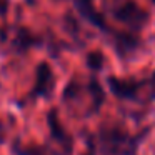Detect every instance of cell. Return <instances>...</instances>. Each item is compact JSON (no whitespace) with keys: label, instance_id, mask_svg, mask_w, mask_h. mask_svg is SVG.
<instances>
[{"label":"cell","instance_id":"1","mask_svg":"<svg viewBox=\"0 0 155 155\" xmlns=\"http://www.w3.org/2000/svg\"><path fill=\"white\" fill-rule=\"evenodd\" d=\"M117 17H118V20H122L124 24L135 25V27H140V25L147 20V14L135 4H125L124 7L117 12Z\"/></svg>","mask_w":155,"mask_h":155},{"label":"cell","instance_id":"2","mask_svg":"<svg viewBox=\"0 0 155 155\" xmlns=\"http://www.w3.org/2000/svg\"><path fill=\"white\" fill-rule=\"evenodd\" d=\"M108 85H110V90L114 92L117 97H120V98H130V97H134L135 90H137V85H135L134 82L118 80V78H114V77L108 80Z\"/></svg>","mask_w":155,"mask_h":155},{"label":"cell","instance_id":"3","mask_svg":"<svg viewBox=\"0 0 155 155\" xmlns=\"http://www.w3.org/2000/svg\"><path fill=\"white\" fill-rule=\"evenodd\" d=\"M52 88V72L47 64L38 65L37 70V94L47 95L48 90Z\"/></svg>","mask_w":155,"mask_h":155},{"label":"cell","instance_id":"4","mask_svg":"<svg viewBox=\"0 0 155 155\" xmlns=\"http://www.w3.org/2000/svg\"><path fill=\"white\" fill-rule=\"evenodd\" d=\"M102 62H104V57H102L100 52H92V54L88 55V65H90L92 68H95V70H98V68L102 67Z\"/></svg>","mask_w":155,"mask_h":155},{"label":"cell","instance_id":"5","mask_svg":"<svg viewBox=\"0 0 155 155\" xmlns=\"http://www.w3.org/2000/svg\"><path fill=\"white\" fill-rule=\"evenodd\" d=\"M18 155H44L40 148H27L24 153H18Z\"/></svg>","mask_w":155,"mask_h":155},{"label":"cell","instance_id":"6","mask_svg":"<svg viewBox=\"0 0 155 155\" xmlns=\"http://www.w3.org/2000/svg\"><path fill=\"white\" fill-rule=\"evenodd\" d=\"M153 2H155V0H153Z\"/></svg>","mask_w":155,"mask_h":155}]
</instances>
